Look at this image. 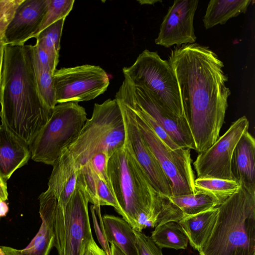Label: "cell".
Instances as JSON below:
<instances>
[{
  "label": "cell",
  "mask_w": 255,
  "mask_h": 255,
  "mask_svg": "<svg viewBox=\"0 0 255 255\" xmlns=\"http://www.w3.org/2000/svg\"><path fill=\"white\" fill-rule=\"evenodd\" d=\"M22 0H0V39Z\"/></svg>",
  "instance_id": "cell-32"
},
{
  "label": "cell",
  "mask_w": 255,
  "mask_h": 255,
  "mask_svg": "<svg viewBox=\"0 0 255 255\" xmlns=\"http://www.w3.org/2000/svg\"><path fill=\"white\" fill-rule=\"evenodd\" d=\"M169 198L176 209L178 222L189 216L218 206L212 196L199 190L192 194L171 196Z\"/></svg>",
  "instance_id": "cell-23"
},
{
  "label": "cell",
  "mask_w": 255,
  "mask_h": 255,
  "mask_svg": "<svg viewBox=\"0 0 255 255\" xmlns=\"http://www.w3.org/2000/svg\"><path fill=\"white\" fill-rule=\"evenodd\" d=\"M0 104L1 124L29 145L52 111L38 91L33 45H4Z\"/></svg>",
  "instance_id": "cell-2"
},
{
  "label": "cell",
  "mask_w": 255,
  "mask_h": 255,
  "mask_svg": "<svg viewBox=\"0 0 255 255\" xmlns=\"http://www.w3.org/2000/svg\"><path fill=\"white\" fill-rule=\"evenodd\" d=\"M65 18H62L42 30L36 37V44L59 57L60 39Z\"/></svg>",
  "instance_id": "cell-27"
},
{
  "label": "cell",
  "mask_w": 255,
  "mask_h": 255,
  "mask_svg": "<svg viewBox=\"0 0 255 255\" xmlns=\"http://www.w3.org/2000/svg\"><path fill=\"white\" fill-rule=\"evenodd\" d=\"M231 172L233 180L251 194H255V140L246 130L233 153Z\"/></svg>",
  "instance_id": "cell-17"
},
{
  "label": "cell",
  "mask_w": 255,
  "mask_h": 255,
  "mask_svg": "<svg viewBox=\"0 0 255 255\" xmlns=\"http://www.w3.org/2000/svg\"><path fill=\"white\" fill-rule=\"evenodd\" d=\"M90 211L92 215L95 232L98 242L100 244L102 250L105 252L106 254L107 255H111V249L109 246V243L107 241L106 236L98 224L97 218L95 213V208L93 205L91 206Z\"/></svg>",
  "instance_id": "cell-35"
},
{
  "label": "cell",
  "mask_w": 255,
  "mask_h": 255,
  "mask_svg": "<svg viewBox=\"0 0 255 255\" xmlns=\"http://www.w3.org/2000/svg\"><path fill=\"white\" fill-rule=\"evenodd\" d=\"M151 239L160 248L185 249L188 239L179 222L169 221L155 227Z\"/></svg>",
  "instance_id": "cell-24"
},
{
  "label": "cell",
  "mask_w": 255,
  "mask_h": 255,
  "mask_svg": "<svg viewBox=\"0 0 255 255\" xmlns=\"http://www.w3.org/2000/svg\"><path fill=\"white\" fill-rule=\"evenodd\" d=\"M217 207L189 216L179 221L192 247L199 251L205 245L216 221Z\"/></svg>",
  "instance_id": "cell-19"
},
{
  "label": "cell",
  "mask_w": 255,
  "mask_h": 255,
  "mask_svg": "<svg viewBox=\"0 0 255 255\" xmlns=\"http://www.w3.org/2000/svg\"><path fill=\"white\" fill-rule=\"evenodd\" d=\"M97 175L92 169L89 162L78 168L77 180L85 189L89 198V202L93 204L95 209L100 208L97 194Z\"/></svg>",
  "instance_id": "cell-29"
},
{
  "label": "cell",
  "mask_w": 255,
  "mask_h": 255,
  "mask_svg": "<svg viewBox=\"0 0 255 255\" xmlns=\"http://www.w3.org/2000/svg\"><path fill=\"white\" fill-rule=\"evenodd\" d=\"M249 126V121L245 116L240 118L210 147L199 153L193 162L197 178L233 180L231 172L233 153Z\"/></svg>",
  "instance_id": "cell-12"
},
{
  "label": "cell",
  "mask_w": 255,
  "mask_h": 255,
  "mask_svg": "<svg viewBox=\"0 0 255 255\" xmlns=\"http://www.w3.org/2000/svg\"><path fill=\"white\" fill-rule=\"evenodd\" d=\"M252 0H211L207 5L203 21L206 29L224 24L231 18L245 13Z\"/></svg>",
  "instance_id": "cell-21"
},
{
  "label": "cell",
  "mask_w": 255,
  "mask_h": 255,
  "mask_svg": "<svg viewBox=\"0 0 255 255\" xmlns=\"http://www.w3.org/2000/svg\"><path fill=\"white\" fill-rule=\"evenodd\" d=\"M31 157L28 145L5 126L0 125V174L7 181Z\"/></svg>",
  "instance_id": "cell-18"
},
{
  "label": "cell",
  "mask_w": 255,
  "mask_h": 255,
  "mask_svg": "<svg viewBox=\"0 0 255 255\" xmlns=\"http://www.w3.org/2000/svg\"><path fill=\"white\" fill-rule=\"evenodd\" d=\"M107 172L123 218L142 232L148 227L156 191L125 140L110 157Z\"/></svg>",
  "instance_id": "cell-3"
},
{
  "label": "cell",
  "mask_w": 255,
  "mask_h": 255,
  "mask_svg": "<svg viewBox=\"0 0 255 255\" xmlns=\"http://www.w3.org/2000/svg\"><path fill=\"white\" fill-rule=\"evenodd\" d=\"M84 255H107L93 239L88 245Z\"/></svg>",
  "instance_id": "cell-36"
},
{
  "label": "cell",
  "mask_w": 255,
  "mask_h": 255,
  "mask_svg": "<svg viewBox=\"0 0 255 255\" xmlns=\"http://www.w3.org/2000/svg\"><path fill=\"white\" fill-rule=\"evenodd\" d=\"M54 206V247L58 255H84L93 239L88 212L89 196L77 180L75 190L65 207L42 193L39 197Z\"/></svg>",
  "instance_id": "cell-6"
},
{
  "label": "cell",
  "mask_w": 255,
  "mask_h": 255,
  "mask_svg": "<svg viewBox=\"0 0 255 255\" xmlns=\"http://www.w3.org/2000/svg\"><path fill=\"white\" fill-rule=\"evenodd\" d=\"M39 213L42 220L40 229L29 244L24 249L19 250L20 255H49L54 247V210L41 207Z\"/></svg>",
  "instance_id": "cell-22"
},
{
  "label": "cell",
  "mask_w": 255,
  "mask_h": 255,
  "mask_svg": "<svg viewBox=\"0 0 255 255\" xmlns=\"http://www.w3.org/2000/svg\"><path fill=\"white\" fill-rule=\"evenodd\" d=\"M124 77L115 99L135 107L152 118L180 147L195 150L187 122L166 109L149 89L143 85L135 84Z\"/></svg>",
  "instance_id": "cell-9"
},
{
  "label": "cell",
  "mask_w": 255,
  "mask_h": 255,
  "mask_svg": "<svg viewBox=\"0 0 255 255\" xmlns=\"http://www.w3.org/2000/svg\"><path fill=\"white\" fill-rule=\"evenodd\" d=\"M198 0H176L170 6L160 26L155 43L169 48L195 43L193 25Z\"/></svg>",
  "instance_id": "cell-14"
},
{
  "label": "cell",
  "mask_w": 255,
  "mask_h": 255,
  "mask_svg": "<svg viewBox=\"0 0 255 255\" xmlns=\"http://www.w3.org/2000/svg\"><path fill=\"white\" fill-rule=\"evenodd\" d=\"M117 101L123 117L126 140L132 153L145 172L153 188L165 195L172 196L171 183L141 134L134 113L126 105Z\"/></svg>",
  "instance_id": "cell-13"
},
{
  "label": "cell",
  "mask_w": 255,
  "mask_h": 255,
  "mask_svg": "<svg viewBox=\"0 0 255 255\" xmlns=\"http://www.w3.org/2000/svg\"><path fill=\"white\" fill-rule=\"evenodd\" d=\"M123 72L134 84L151 91L166 109L186 122L177 82L168 60L162 59L157 52L145 49L132 65L123 68Z\"/></svg>",
  "instance_id": "cell-8"
},
{
  "label": "cell",
  "mask_w": 255,
  "mask_h": 255,
  "mask_svg": "<svg viewBox=\"0 0 255 255\" xmlns=\"http://www.w3.org/2000/svg\"><path fill=\"white\" fill-rule=\"evenodd\" d=\"M111 255H126L114 243H110Z\"/></svg>",
  "instance_id": "cell-39"
},
{
  "label": "cell",
  "mask_w": 255,
  "mask_h": 255,
  "mask_svg": "<svg viewBox=\"0 0 255 255\" xmlns=\"http://www.w3.org/2000/svg\"><path fill=\"white\" fill-rule=\"evenodd\" d=\"M159 1L161 2L162 1H160V0H139V1H138V2L141 4H154L156 2H159Z\"/></svg>",
  "instance_id": "cell-42"
},
{
  "label": "cell",
  "mask_w": 255,
  "mask_h": 255,
  "mask_svg": "<svg viewBox=\"0 0 255 255\" xmlns=\"http://www.w3.org/2000/svg\"><path fill=\"white\" fill-rule=\"evenodd\" d=\"M97 194L100 206H110L121 215L122 212L112 188L97 175Z\"/></svg>",
  "instance_id": "cell-30"
},
{
  "label": "cell",
  "mask_w": 255,
  "mask_h": 255,
  "mask_svg": "<svg viewBox=\"0 0 255 255\" xmlns=\"http://www.w3.org/2000/svg\"><path fill=\"white\" fill-rule=\"evenodd\" d=\"M104 234L109 243H114L126 255H137L133 229L123 218L105 215L102 217Z\"/></svg>",
  "instance_id": "cell-20"
},
{
  "label": "cell",
  "mask_w": 255,
  "mask_h": 255,
  "mask_svg": "<svg viewBox=\"0 0 255 255\" xmlns=\"http://www.w3.org/2000/svg\"><path fill=\"white\" fill-rule=\"evenodd\" d=\"M175 76L184 118L200 153L219 137L231 95L224 63L197 43L176 46L168 60Z\"/></svg>",
  "instance_id": "cell-1"
},
{
  "label": "cell",
  "mask_w": 255,
  "mask_h": 255,
  "mask_svg": "<svg viewBox=\"0 0 255 255\" xmlns=\"http://www.w3.org/2000/svg\"><path fill=\"white\" fill-rule=\"evenodd\" d=\"M0 255H5L0 247Z\"/></svg>",
  "instance_id": "cell-43"
},
{
  "label": "cell",
  "mask_w": 255,
  "mask_h": 255,
  "mask_svg": "<svg viewBox=\"0 0 255 255\" xmlns=\"http://www.w3.org/2000/svg\"><path fill=\"white\" fill-rule=\"evenodd\" d=\"M8 211V207L5 201H0V217L5 216Z\"/></svg>",
  "instance_id": "cell-40"
},
{
  "label": "cell",
  "mask_w": 255,
  "mask_h": 255,
  "mask_svg": "<svg viewBox=\"0 0 255 255\" xmlns=\"http://www.w3.org/2000/svg\"><path fill=\"white\" fill-rule=\"evenodd\" d=\"M134 230V229H133ZM137 255H163L161 249L142 232L134 230Z\"/></svg>",
  "instance_id": "cell-31"
},
{
  "label": "cell",
  "mask_w": 255,
  "mask_h": 255,
  "mask_svg": "<svg viewBox=\"0 0 255 255\" xmlns=\"http://www.w3.org/2000/svg\"><path fill=\"white\" fill-rule=\"evenodd\" d=\"M217 208L215 224L200 255H255V194L242 187Z\"/></svg>",
  "instance_id": "cell-4"
},
{
  "label": "cell",
  "mask_w": 255,
  "mask_h": 255,
  "mask_svg": "<svg viewBox=\"0 0 255 255\" xmlns=\"http://www.w3.org/2000/svg\"><path fill=\"white\" fill-rule=\"evenodd\" d=\"M109 158L110 157L106 153L100 152L95 154L89 162L98 177L111 187L107 172Z\"/></svg>",
  "instance_id": "cell-33"
},
{
  "label": "cell",
  "mask_w": 255,
  "mask_h": 255,
  "mask_svg": "<svg viewBox=\"0 0 255 255\" xmlns=\"http://www.w3.org/2000/svg\"><path fill=\"white\" fill-rule=\"evenodd\" d=\"M47 8L41 23L33 38L36 37L44 29L57 21L66 18L72 10L74 0H46Z\"/></svg>",
  "instance_id": "cell-28"
},
{
  "label": "cell",
  "mask_w": 255,
  "mask_h": 255,
  "mask_svg": "<svg viewBox=\"0 0 255 255\" xmlns=\"http://www.w3.org/2000/svg\"><path fill=\"white\" fill-rule=\"evenodd\" d=\"M36 56L40 63L44 67L54 72L59 62V57L54 56L40 46L34 45Z\"/></svg>",
  "instance_id": "cell-34"
},
{
  "label": "cell",
  "mask_w": 255,
  "mask_h": 255,
  "mask_svg": "<svg viewBox=\"0 0 255 255\" xmlns=\"http://www.w3.org/2000/svg\"><path fill=\"white\" fill-rule=\"evenodd\" d=\"M134 115L141 134L171 183L172 196L194 193L196 190L191 166V149H170L143 119L135 113Z\"/></svg>",
  "instance_id": "cell-10"
},
{
  "label": "cell",
  "mask_w": 255,
  "mask_h": 255,
  "mask_svg": "<svg viewBox=\"0 0 255 255\" xmlns=\"http://www.w3.org/2000/svg\"><path fill=\"white\" fill-rule=\"evenodd\" d=\"M8 199L6 181L0 174V201H5Z\"/></svg>",
  "instance_id": "cell-37"
},
{
  "label": "cell",
  "mask_w": 255,
  "mask_h": 255,
  "mask_svg": "<svg viewBox=\"0 0 255 255\" xmlns=\"http://www.w3.org/2000/svg\"><path fill=\"white\" fill-rule=\"evenodd\" d=\"M126 140L125 124L118 101L109 99L95 103L91 118L87 119L77 138L66 148L78 169L96 154L110 156L123 147Z\"/></svg>",
  "instance_id": "cell-5"
},
{
  "label": "cell",
  "mask_w": 255,
  "mask_h": 255,
  "mask_svg": "<svg viewBox=\"0 0 255 255\" xmlns=\"http://www.w3.org/2000/svg\"><path fill=\"white\" fill-rule=\"evenodd\" d=\"M87 119L85 108L77 103L56 105L47 123L28 145L30 158L53 165L62 151L78 136Z\"/></svg>",
  "instance_id": "cell-7"
},
{
  "label": "cell",
  "mask_w": 255,
  "mask_h": 255,
  "mask_svg": "<svg viewBox=\"0 0 255 255\" xmlns=\"http://www.w3.org/2000/svg\"><path fill=\"white\" fill-rule=\"evenodd\" d=\"M194 184L196 190L212 196L218 206L242 188L241 184L235 180L217 178H196Z\"/></svg>",
  "instance_id": "cell-25"
},
{
  "label": "cell",
  "mask_w": 255,
  "mask_h": 255,
  "mask_svg": "<svg viewBox=\"0 0 255 255\" xmlns=\"http://www.w3.org/2000/svg\"><path fill=\"white\" fill-rule=\"evenodd\" d=\"M1 248L5 255H20L17 249L6 246H1Z\"/></svg>",
  "instance_id": "cell-38"
},
{
  "label": "cell",
  "mask_w": 255,
  "mask_h": 255,
  "mask_svg": "<svg viewBox=\"0 0 255 255\" xmlns=\"http://www.w3.org/2000/svg\"><path fill=\"white\" fill-rule=\"evenodd\" d=\"M33 46V61L37 85L40 97L46 106L52 109L56 105L53 75L54 72L43 67Z\"/></svg>",
  "instance_id": "cell-26"
},
{
  "label": "cell",
  "mask_w": 255,
  "mask_h": 255,
  "mask_svg": "<svg viewBox=\"0 0 255 255\" xmlns=\"http://www.w3.org/2000/svg\"><path fill=\"white\" fill-rule=\"evenodd\" d=\"M46 8V0H22L4 31V44L23 45L33 38Z\"/></svg>",
  "instance_id": "cell-15"
},
{
  "label": "cell",
  "mask_w": 255,
  "mask_h": 255,
  "mask_svg": "<svg viewBox=\"0 0 255 255\" xmlns=\"http://www.w3.org/2000/svg\"><path fill=\"white\" fill-rule=\"evenodd\" d=\"M3 58V49L0 52V85L1 81V71Z\"/></svg>",
  "instance_id": "cell-41"
},
{
  "label": "cell",
  "mask_w": 255,
  "mask_h": 255,
  "mask_svg": "<svg viewBox=\"0 0 255 255\" xmlns=\"http://www.w3.org/2000/svg\"><path fill=\"white\" fill-rule=\"evenodd\" d=\"M52 166L48 188L42 193L54 199L58 205L65 207L75 190L78 169L72 155L66 148Z\"/></svg>",
  "instance_id": "cell-16"
},
{
  "label": "cell",
  "mask_w": 255,
  "mask_h": 255,
  "mask_svg": "<svg viewBox=\"0 0 255 255\" xmlns=\"http://www.w3.org/2000/svg\"><path fill=\"white\" fill-rule=\"evenodd\" d=\"M53 78L57 104L92 100L104 93L110 83L103 68L89 64L56 69Z\"/></svg>",
  "instance_id": "cell-11"
}]
</instances>
